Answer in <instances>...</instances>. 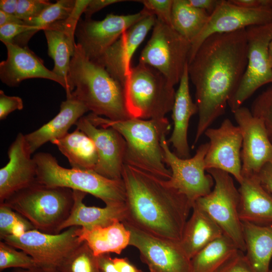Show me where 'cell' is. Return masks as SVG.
I'll list each match as a JSON object with an SVG mask.
<instances>
[{
  "label": "cell",
  "mask_w": 272,
  "mask_h": 272,
  "mask_svg": "<svg viewBox=\"0 0 272 272\" xmlns=\"http://www.w3.org/2000/svg\"><path fill=\"white\" fill-rule=\"evenodd\" d=\"M209 17L207 12L191 6L187 0H173L171 27L191 44L203 29Z\"/></svg>",
  "instance_id": "cell-32"
},
{
  "label": "cell",
  "mask_w": 272,
  "mask_h": 272,
  "mask_svg": "<svg viewBox=\"0 0 272 272\" xmlns=\"http://www.w3.org/2000/svg\"><path fill=\"white\" fill-rule=\"evenodd\" d=\"M88 108L72 94L60 106L58 113L37 130L24 135L27 148L32 155L48 142L59 139L89 111Z\"/></svg>",
  "instance_id": "cell-22"
},
{
  "label": "cell",
  "mask_w": 272,
  "mask_h": 272,
  "mask_svg": "<svg viewBox=\"0 0 272 272\" xmlns=\"http://www.w3.org/2000/svg\"><path fill=\"white\" fill-rule=\"evenodd\" d=\"M152 30L139 62L155 68L175 86L179 83L188 65L191 43L157 19Z\"/></svg>",
  "instance_id": "cell-8"
},
{
  "label": "cell",
  "mask_w": 272,
  "mask_h": 272,
  "mask_svg": "<svg viewBox=\"0 0 272 272\" xmlns=\"http://www.w3.org/2000/svg\"><path fill=\"white\" fill-rule=\"evenodd\" d=\"M72 95L92 113L113 120L130 118L124 87L104 66L90 60L76 43L68 76Z\"/></svg>",
  "instance_id": "cell-3"
},
{
  "label": "cell",
  "mask_w": 272,
  "mask_h": 272,
  "mask_svg": "<svg viewBox=\"0 0 272 272\" xmlns=\"http://www.w3.org/2000/svg\"><path fill=\"white\" fill-rule=\"evenodd\" d=\"M86 116L96 126L112 127L121 134L126 143L125 164L164 180L170 178L171 172L165 166L161 145L162 138L171 128L166 117L113 120L92 112Z\"/></svg>",
  "instance_id": "cell-4"
},
{
  "label": "cell",
  "mask_w": 272,
  "mask_h": 272,
  "mask_svg": "<svg viewBox=\"0 0 272 272\" xmlns=\"http://www.w3.org/2000/svg\"><path fill=\"white\" fill-rule=\"evenodd\" d=\"M188 65L179 82L176 91L174 104L171 111L174 127L172 133L167 140L171 144L174 152L182 159L190 158V149L187 132L190 118L198 113V108L193 102L190 94Z\"/></svg>",
  "instance_id": "cell-24"
},
{
  "label": "cell",
  "mask_w": 272,
  "mask_h": 272,
  "mask_svg": "<svg viewBox=\"0 0 272 272\" xmlns=\"http://www.w3.org/2000/svg\"><path fill=\"white\" fill-rule=\"evenodd\" d=\"M125 220L154 236L180 241L192 206L163 179L124 163Z\"/></svg>",
  "instance_id": "cell-2"
},
{
  "label": "cell",
  "mask_w": 272,
  "mask_h": 272,
  "mask_svg": "<svg viewBox=\"0 0 272 272\" xmlns=\"http://www.w3.org/2000/svg\"><path fill=\"white\" fill-rule=\"evenodd\" d=\"M236 6L250 9H272V0H228Z\"/></svg>",
  "instance_id": "cell-43"
},
{
  "label": "cell",
  "mask_w": 272,
  "mask_h": 272,
  "mask_svg": "<svg viewBox=\"0 0 272 272\" xmlns=\"http://www.w3.org/2000/svg\"><path fill=\"white\" fill-rule=\"evenodd\" d=\"M36 229L22 215L4 203H0V237L19 236L24 233Z\"/></svg>",
  "instance_id": "cell-35"
},
{
  "label": "cell",
  "mask_w": 272,
  "mask_h": 272,
  "mask_svg": "<svg viewBox=\"0 0 272 272\" xmlns=\"http://www.w3.org/2000/svg\"><path fill=\"white\" fill-rule=\"evenodd\" d=\"M206 171L214 180L213 189L206 195L198 198L194 205L205 211L219 226L224 234L244 252L242 222L239 216L238 189L229 173L216 169Z\"/></svg>",
  "instance_id": "cell-9"
},
{
  "label": "cell",
  "mask_w": 272,
  "mask_h": 272,
  "mask_svg": "<svg viewBox=\"0 0 272 272\" xmlns=\"http://www.w3.org/2000/svg\"><path fill=\"white\" fill-rule=\"evenodd\" d=\"M113 261L119 272H144L132 264L126 257H114Z\"/></svg>",
  "instance_id": "cell-47"
},
{
  "label": "cell",
  "mask_w": 272,
  "mask_h": 272,
  "mask_svg": "<svg viewBox=\"0 0 272 272\" xmlns=\"http://www.w3.org/2000/svg\"><path fill=\"white\" fill-rule=\"evenodd\" d=\"M52 3L46 0H18L15 15L22 21L40 15Z\"/></svg>",
  "instance_id": "cell-39"
},
{
  "label": "cell",
  "mask_w": 272,
  "mask_h": 272,
  "mask_svg": "<svg viewBox=\"0 0 272 272\" xmlns=\"http://www.w3.org/2000/svg\"><path fill=\"white\" fill-rule=\"evenodd\" d=\"M76 0H58L46 8L36 17L24 21V24L34 28L37 32L49 25L66 19L71 14Z\"/></svg>",
  "instance_id": "cell-34"
},
{
  "label": "cell",
  "mask_w": 272,
  "mask_h": 272,
  "mask_svg": "<svg viewBox=\"0 0 272 272\" xmlns=\"http://www.w3.org/2000/svg\"><path fill=\"white\" fill-rule=\"evenodd\" d=\"M77 227H70L58 234L33 229L19 236H6L2 240L29 254L38 266L57 268L82 243L75 233Z\"/></svg>",
  "instance_id": "cell-12"
},
{
  "label": "cell",
  "mask_w": 272,
  "mask_h": 272,
  "mask_svg": "<svg viewBox=\"0 0 272 272\" xmlns=\"http://www.w3.org/2000/svg\"><path fill=\"white\" fill-rule=\"evenodd\" d=\"M123 223L130 233L129 245L139 250L150 272H191V259L178 241L154 236Z\"/></svg>",
  "instance_id": "cell-14"
},
{
  "label": "cell",
  "mask_w": 272,
  "mask_h": 272,
  "mask_svg": "<svg viewBox=\"0 0 272 272\" xmlns=\"http://www.w3.org/2000/svg\"><path fill=\"white\" fill-rule=\"evenodd\" d=\"M156 20V17L147 11L144 17L122 34L97 62L123 87L131 68L132 57Z\"/></svg>",
  "instance_id": "cell-19"
},
{
  "label": "cell",
  "mask_w": 272,
  "mask_h": 272,
  "mask_svg": "<svg viewBox=\"0 0 272 272\" xmlns=\"http://www.w3.org/2000/svg\"><path fill=\"white\" fill-rule=\"evenodd\" d=\"M125 1L122 0H90L84 13L85 19H91L94 13L106 7L113 4Z\"/></svg>",
  "instance_id": "cell-42"
},
{
  "label": "cell",
  "mask_w": 272,
  "mask_h": 272,
  "mask_svg": "<svg viewBox=\"0 0 272 272\" xmlns=\"http://www.w3.org/2000/svg\"><path fill=\"white\" fill-rule=\"evenodd\" d=\"M24 107L21 98L15 96H8L0 90V120H3L16 110H22Z\"/></svg>",
  "instance_id": "cell-40"
},
{
  "label": "cell",
  "mask_w": 272,
  "mask_h": 272,
  "mask_svg": "<svg viewBox=\"0 0 272 272\" xmlns=\"http://www.w3.org/2000/svg\"><path fill=\"white\" fill-rule=\"evenodd\" d=\"M59 272H101L98 257L86 242H82L57 268Z\"/></svg>",
  "instance_id": "cell-33"
},
{
  "label": "cell",
  "mask_w": 272,
  "mask_h": 272,
  "mask_svg": "<svg viewBox=\"0 0 272 272\" xmlns=\"http://www.w3.org/2000/svg\"><path fill=\"white\" fill-rule=\"evenodd\" d=\"M51 143L67 158L72 168L94 170L98 162L95 145L80 129L76 128L72 132H68Z\"/></svg>",
  "instance_id": "cell-30"
},
{
  "label": "cell",
  "mask_w": 272,
  "mask_h": 272,
  "mask_svg": "<svg viewBox=\"0 0 272 272\" xmlns=\"http://www.w3.org/2000/svg\"><path fill=\"white\" fill-rule=\"evenodd\" d=\"M247 45L246 67L228 105L232 112L259 88L272 83V69L268 56L269 43L272 39V21L246 28Z\"/></svg>",
  "instance_id": "cell-10"
},
{
  "label": "cell",
  "mask_w": 272,
  "mask_h": 272,
  "mask_svg": "<svg viewBox=\"0 0 272 272\" xmlns=\"http://www.w3.org/2000/svg\"><path fill=\"white\" fill-rule=\"evenodd\" d=\"M75 233L81 242L87 243L96 256L110 253L120 254L129 245L130 239V231L120 221L91 229L78 227Z\"/></svg>",
  "instance_id": "cell-26"
},
{
  "label": "cell",
  "mask_w": 272,
  "mask_h": 272,
  "mask_svg": "<svg viewBox=\"0 0 272 272\" xmlns=\"http://www.w3.org/2000/svg\"><path fill=\"white\" fill-rule=\"evenodd\" d=\"M239 250L233 241L223 234L191 258V272H219Z\"/></svg>",
  "instance_id": "cell-31"
},
{
  "label": "cell",
  "mask_w": 272,
  "mask_h": 272,
  "mask_svg": "<svg viewBox=\"0 0 272 272\" xmlns=\"http://www.w3.org/2000/svg\"><path fill=\"white\" fill-rule=\"evenodd\" d=\"M144 5V9L154 15L156 19L171 26L173 0L137 1Z\"/></svg>",
  "instance_id": "cell-38"
},
{
  "label": "cell",
  "mask_w": 272,
  "mask_h": 272,
  "mask_svg": "<svg viewBox=\"0 0 272 272\" xmlns=\"http://www.w3.org/2000/svg\"><path fill=\"white\" fill-rule=\"evenodd\" d=\"M147 13L143 9L133 14H109L100 21L80 19L75 33L76 43L90 60L97 63L122 34Z\"/></svg>",
  "instance_id": "cell-13"
},
{
  "label": "cell",
  "mask_w": 272,
  "mask_h": 272,
  "mask_svg": "<svg viewBox=\"0 0 272 272\" xmlns=\"http://www.w3.org/2000/svg\"><path fill=\"white\" fill-rule=\"evenodd\" d=\"M219 272H253L244 252L237 253L220 269Z\"/></svg>",
  "instance_id": "cell-41"
},
{
  "label": "cell",
  "mask_w": 272,
  "mask_h": 272,
  "mask_svg": "<svg viewBox=\"0 0 272 272\" xmlns=\"http://www.w3.org/2000/svg\"><path fill=\"white\" fill-rule=\"evenodd\" d=\"M18 0H1L0 10L9 14L15 15Z\"/></svg>",
  "instance_id": "cell-48"
},
{
  "label": "cell",
  "mask_w": 272,
  "mask_h": 272,
  "mask_svg": "<svg viewBox=\"0 0 272 272\" xmlns=\"http://www.w3.org/2000/svg\"><path fill=\"white\" fill-rule=\"evenodd\" d=\"M12 272H59L57 268L36 266L30 269L18 268Z\"/></svg>",
  "instance_id": "cell-50"
},
{
  "label": "cell",
  "mask_w": 272,
  "mask_h": 272,
  "mask_svg": "<svg viewBox=\"0 0 272 272\" xmlns=\"http://www.w3.org/2000/svg\"><path fill=\"white\" fill-rule=\"evenodd\" d=\"M269 272H272V269H270Z\"/></svg>",
  "instance_id": "cell-52"
},
{
  "label": "cell",
  "mask_w": 272,
  "mask_h": 272,
  "mask_svg": "<svg viewBox=\"0 0 272 272\" xmlns=\"http://www.w3.org/2000/svg\"><path fill=\"white\" fill-rule=\"evenodd\" d=\"M271 21L272 9L246 8L229 1L221 0L216 10L210 15L202 30L191 43L188 62L202 42L213 34L234 32Z\"/></svg>",
  "instance_id": "cell-17"
},
{
  "label": "cell",
  "mask_w": 272,
  "mask_h": 272,
  "mask_svg": "<svg viewBox=\"0 0 272 272\" xmlns=\"http://www.w3.org/2000/svg\"><path fill=\"white\" fill-rule=\"evenodd\" d=\"M245 256L253 272H269L272 258V224L242 222Z\"/></svg>",
  "instance_id": "cell-29"
},
{
  "label": "cell",
  "mask_w": 272,
  "mask_h": 272,
  "mask_svg": "<svg viewBox=\"0 0 272 272\" xmlns=\"http://www.w3.org/2000/svg\"><path fill=\"white\" fill-rule=\"evenodd\" d=\"M204 134L210 140L205 158L206 170H222L240 183L243 177L241 159L242 137L239 127L226 118L218 127H209Z\"/></svg>",
  "instance_id": "cell-15"
},
{
  "label": "cell",
  "mask_w": 272,
  "mask_h": 272,
  "mask_svg": "<svg viewBox=\"0 0 272 272\" xmlns=\"http://www.w3.org/2000/svg\"><path fill=\"white\" fill-rule=\"evenodd\" d=\"M166 136L161 140L164 162L170 168L171 176L167 183L185 195L193 207L195 201L212 190L214 180L206 174L205 158L209 143L200 145L191 158L182 159L171 152Z\"/></svg>",
  "instance_id": "cell-11"
},
{
  "label": "cell",
  "mask_w": 272,
  "mask_h": 272,
  "mask_svg": "<svg viewBox=\"0 0 272 272\" xmlns=\"http://www.w3.org/2000/svg\"><path fill=\"white\" fill-rule=\"evenodd\" d=\"M239 184L241 222L261 225L272 224V193L262 185L257 175L243 176Z\"/></svg>",
  "instance_id": "cell-23"
},
{
  "label": "cell",
  "mask_w": 272,
  "mask_h": 272,
  "mask_svg": "<svg viewBox=\"0 0 272 272\" xmlns=\"http://www.w3.org/2000/svg\"><path fill=\"white\" fill-rule=\"evenodd\" d=\"M33 158L37 165V180L40 183L89 193L102 200L106 206L125 203L122 179H109L93 170L64 168L48 153H37Z\"/></svg>",
  "instance_id": "cell-6"
},
{
  "label": "cell",
  "mask_w": 272,
  "mask_h": 272,
  "mask_svg": "<svg viewBox=\"0 0 272 272\" xmlns=\"http://www.w3.org/2000/svg\"><path fill=\"white\" fill-rule=\"evenodd\" d=\"M74 203L70 216L59 228V233L73 226L91 229L96 226H107L116 221L125 220V203L105 206L104 208L86 206L83 200L87 193L73 190Z\"/></svg>",
  "instance_id": "cell-25"
},
{
  "label": "cell",
  "mask_w": 272,
  "mask_h": 272,
  "mask_svg": "<svg viewBox=\"0 0 272 272\" xmlns=\"http://www.w3.org/2000/svg\"><path fill=\"white\" fill-rule=\"evenodd\" d=\"M187 2L191 6L203 10L211 15L220 4L221 0H187Z\"/></svg>",
  "instance_id": "cell-45"
},
{
  "label": "cell",
  "mask_w": 272,
  "mask_h": 272,
  "mask_svg": "<svg viewBox=\"0 0 272 272\" xmlns=\"http://www.w3.org/2000/svg\"><path fill=\"white\" fill-rule=\"evenodd\" d=\"M233 113L242 137V177L257 175L266 164L272 162V144L261 120L248 108L241 106Z\"/></svg>",
  "instance_id": "cell-16"
},
{
  "label": "cell",
  "mask_w": 272,
  "mask_h": 272,
  "mask_svg": "<svg viewBox=\"0 0 272 272\" xmlns=\"http://www.w3.org/2000/svg\"><path fill=\"white\" fill-rule=\"evenodd\" d=\"M1 240L0 242V270L8 268L30 269L38 266L33 258L25 252Z\"/></svg>",
  "instance_id": "cell-36"
},
{
  "label": "cell",
  "mask_w": 272,
  "mask_h": 272,
  "mask_svg": "<svg viewBox=\"0 0 272 272\" xmlns=\"http://www.w3.org/2000/svg\"><path fill=\"white\" fill-rule=\"evenodd\" d=\"M99 266L101 272H119L116 268L110 253H106L97 256Z\"/></svg>",
  "instance_id": "cell-46"
},
{
  "label": "cell",
  "mask_w": 272,
  "mask_h": 272,
  "mask_svg": "<svg viewBox=\"0 0 272 272\" xmlns=\"http://www.w3.org/2000/svg\"><path fill=\"white\" fill-rule=\"evenodd\" d=\"M179 241L183 250L191 259L209 244L221 236L223 231L203 210L194 205Z\"/></svg>",
  "instance_id": "cell-27"
},
{
  "label": "cell",
  "mask_w": 272,
  "mask_h": 272,
  "mask_svg": "<svg viewBox=\"0 0 272 272\" xmlns=\"http://www.w3.org/2000/svg\"><path fill=\"white\" fill-rule=\"evenodd\" d=\"M75 125L95 145L98 162L94 171L109 179H121L126 150V143L121 134L112 127L96 126L84 115Z\"/></svg>",
  "instance_id": "cell-18"
},
{
  "label": "cell",
  "mask_w": 272,
  "mask_h": 272,
  "mask_svg": "<svg viewBox=\"0 0 272 272\" xmlns=\"http://www.w3.org/2000/svg\"><path fill=\"white\" fill-rule=\"evenodd\" d=\"M8 163L0 169V203L14 193L37 181V165L19 133L8 151Z\"/></svg>",
  "instance_id": "cell-21"
},
{
  "label": "cell",
  "mask_w": 272,
  "mask_h": 272,
  "mask_svg": "<svg viewBox=\"0 0 272 272\" xmlns=\"http://www.w3.org/2000/svg\"><path fill=\"white\" fill-rule=\"evenodd\" d=\"M247 53L246 29H243L209 36L188 62L198 114L194 146L225 113L244 74Z\"/></svg>",
  "instance_id": "cell-1"
},
{
  "label": "cell",
  "mask_w": 272,
  "mask_h": 272,
  "mask_svg": "<svg viewBox=\"0 0 272 272\" xmlns=\"http://www.w3.org/2000/svg\"><path fill=\"white\" fill-rule=\"evenodd\" d=\"M257 176L262 185L272 193V162L266 164Z\"/></svg>",
  "instance_id": "cell-44"
},
{
  "label": "cell",
  "mask_w": 272,
  "mask_h": 272,
  "mask_svg": "<svg viewBox=\"0 0 272 272\" xmlns=\"http://www.w3.org/2000/svg\"><path fill=\"white\" fill-rule=\"evenodd\" d=\"M5 45L7 57L0 63V79L2 83L10 87H15L27 79H48L60 85L65 91L66 96L69 95L65 81L48 69L43 60L28 46L22 47L12 43Z\"/></svg>",
  "instance_id": "cell-20"
},
{
  "label": "cell",
  "mask_w": 272,
  "mask_h": 272,
  "mask_svg": "<svg viewBox=\"0 0 272 272\" xmlns=\"http://www.w3.org/2000/svg\"><path fill=\"white\" fill-rule=\"evenodd\" d=\"M252 114L262 121L272 144V86L258 95L253 101Z\"/></svg>",
  "instance_id": "cell-37"
},
{
  "label": "cell",
  "mask_w": 272,
  "mask_h": 272,
  "mask_svg": "<svg viewBox=\"0 0 272 272\" xmlns=\"http://www.w3.org/2000/svg\"><path fill=\"white\" fill-rule=\"evenodd\" d=\"M174 87L162 74L149 65L139 62L131 67L124 86L130 116L142 119L165 117L174 104Z\"/></svg>",
  "instance_id": "cell-7"
},
{
  "label": "cell",
  "mask_w": 272,
  "mask_h": 272,
  "mask_svg": "<svg viewBox=\"0 0 272 272\" xmlns=\"http://www.w3.org/2000/svg\"><path fill=\"white\" fill-rule=\"evenodd\" d=\"M74 203L72 189L38 181L14 193L3 202L27 219L36 230L49 234L59 233Z\"/></svg>",
  "instance_id": "cell-5"
},
{
  "label": "cell",
  "mask_w": 272,
  "mask_h": 272,
  "mask_svg": "<svg viewBox=\"0 0 272 272\" xmlns=\"http://www.w3.org/2000/svg\"><path fill=\"white\" fill-rule=\"evenodd\" d=\"M43 31L47 41L48 54L54 62L52 71L65 81L70 96L72 91L68 76L71 60L76 44L75 34L66 27L64 20L54 22Z\"/></svg>",
  "instance_id": "cell-28"
},
{
  "label": "cell",
  "mask_w": 272,
  "mask_h": 272,
  "mask_svg": "<svg viewBox=\"0 0 272 272\" xmlns=\"http://www.w3.org/2000/svg\"><path fill=\"white\" fill-rule=\"evenodd\" d=\"M10 23L24 24L15 15L9 14L0 10V26Z\"/></svg>",
  "instance_id": "cell-49"
},
{
  "label": "cell",
  "mask_w": 272,
  "mask_h": 272,
  "mask_svg": "<svg viewBox=\"0 0 272 272\" xmlns=\"http://www.w3.org/2000/svg\"><path fill=\"white\" fill-rule=\"evenodd\" d=\"M268 56L269 64L270 67L272 69V39L268 45Z\"/></svg>",
  "instance_id": "cell-51"
}]
</instances>
